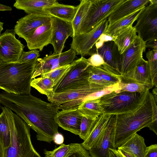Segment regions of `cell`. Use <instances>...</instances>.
I'll list each match as a JSON object with an SVG mask.
<instances>
[{
	"label": "cell",
	"instance_id": "cell-1",
	"mask_svg": "<svg viewBox=\"0 0 157 157\" xmlns=\"http://www.w3.org/2000/svg\"><path fill=\"white\" fill-rule=\"evenodd\" d=\"M0 103L15 113L35 131L37 140L50 143L59 132L55 120L58 106L31 94L18 95L5 92L0 94Z\"/></svg>",
	"mask_w": 157,
	"mask_h": 157
},
{
	"label": "cell",
	"instance_id": "cell-2",
	"mask_svg": "<svg viewBox=\"0 0 157 157\" xmlns=\"http://www.w3.org/2000/svg\"><path fill=\"white\" fill-rule=\"evenodd\" d=\"M157 96L148 89L139 106L133 111L115 115L114 146H121L134 134L157 119Z\"/></svg>",
	"mask_w": 157,
	"mask_h": 157
},
{
	"label": "cell",
	"instance_id": "cell-3",
	"mask_svg": "<svg viewBox=\"0 0 157 157\" xmlns=\"http://www.w3.org/2000/svg\"><path fill=\"white\" fill-rule=\"evenodd\" d=\"M36 59L24 63H0V89L6 92L18 95L30 94Z\"/></svg>",
	"mask_w": 157,
	"mask_h": 157
},
{
	"label": "cell",
	"instance_id": "cell-4",
	"mask_svg": "<svg viewBox=\"0 0 157 157\" xmlns=\"http://www.w3.org/2000/svg\"><path fill=\"white\" fill-rule=\"evenodd\" d=\"M5 113L10 132L9 146L5 148L6 157H41L32 144L30 128L10 109L1 106Z\"/></svg>",
	"mask_w": 157,
	"mask_h": 157
},
{
	"label": "cell",
	"instance_id": "cell-5",
	"mask_svg": "<svg viewBox=\"0 0 157 157\" xmlns=\"http://www.w3.org/2000/svg\"><path fill=\"white\" fill-rule=\"evenodd\" d=\"M145 92L140 94L119 89L98 98L104 113L110 115L121 114L135 110L141 102Z\"/></svg>",
	"mask_w": 157,
	"mask_h": 157
},
{
	"label": "cell",
	"instance_id": "cell-6",
	"mask_svg": "<svg viewBox=\"0 0 157 157\" xmlns=\"http://www.w3.org/2000/svg\"><path fill=\"white\" fill-rule=\"evenodd\" d=\"M126 1L91 0L89 9L75 34L89 32L102 21L108 18L118 6Z\"/></svg>",
	"mask_w": 157,
	"mask_h": 157
},
{
	"label": "cell",
	"instance_id": "cell-7",
	"mask_svg": "<svg viewBox=\"0 0 157 157\" xmlns=\"http://www.w3.org/2000/svg\"><path fill=\"white\" fill-rule=\"evenodd\" d=\"M87 60L83 57L74 60L64 76L54 86V93L77 89L90 83L88 80V67Z\"/></svg>",
	"mask_w": 157,
	"mask_h": 157
},
{
	"label": "cell",
	"instance_id": "cell-8",
	"mask_svg": "<svg viewBox=\"0 0 157 157\" xmlns=\"http://www.w3.org/2000/svg\"><path fill=\"white\" fill-rule=\"evenodd\" d=\"M134 26L138 35L146 43L157 40V0H150L136 19Z\"/></svg>",
	"mask_w": 157,
	"mask_h": 157
},
{
	"label": "cell",
	"instance_id": "cell-9",
	"mask_svg": "<svg viewBox=\"0 0 157 157\" xmlns=\"http://www.w3.org/2000/svg\"><path fill=\"white\" fill-rule=\"evenodd\" d=\"M76 55L75 51L70 48L60 54L54 52L43 58L37 59L38 62L35 68L32 78L70 64L74 61Z\"/></svg>",
	"mask_w": 157,
	"mask_h": 157
},
{
	"label": "cell",
	"instance_id": "cell-10",
	"mask_svg": "<svg viewBox=\"0 0 157 157\" xmlns=\"http://www.w3.org/2000/svg\"><path fill=\"white\" fill-rule=\"evenodd\" d=\"M108 24V19H106L89 32L74 35L72 37L71 48L81 57L88 55L99 38L104 33Z\"/></svg>",
	"mask_w": 157,
	"mask_h": 157
},
{
	"label": "cell",
	"instance_id": "cell-11",
	"mask_svg": "<svg viewBox=\"0 0 157 157\" xmlns=\"http://www.w3.org/2000/svg\"><path fill=\"white\" fill-rule=\"evenodd\" d=\"M13 29H7L0 35V59L5 63L18 62L25 46L15 37Z\"/></svg>",
	"mask_w": 157,
	"mask_h": 157
},
{
	"label": "cell",
	"instance_id": "cell-12",
	"mask_svg": "<svg viewBox=\"0 0 157 157\" xmlns=\"http://www.w3.org/2000/svg\"><path fill=\"white\" fill-rule=\"evenodd\" d=\"M146 43L137 37L130 48L121 55L118 72L121 76L125 75L137 66L143 59Z\"/></svg>",
	"mask_w": 157,
	"mask_h": 157
},
{
	"label": "cell",
	"instance_id": "cell-13",
	"mask_svg": "<svg viewBox=\"0 0 157 157\" xmlns=\"http://www.w3.org/2000/svg\"><path fill=\"white\" fill-rule=\"evenodd\" d=\"M115 122V115H111L102 134L89 150L90 157H109V149H116L114 146Z\"/></svg>",
	"mask_w": 157,
	"mask_h": 157
},
{
	"label": "cell",
	"instance_id": "cell-14",
	"mask_svg": "<svg viewBox=\"0 0 157 157\" xmlns=\"http://www.w3.org/2000/svg\"><path fill=\"white\" fill-rule=\"evenodd\" d=\"M51 23L52 33L50 44L53 47L54 53L60 54L67 39L74 35L71 23L54 17H52Z\"/></svg>",
	"mask_w": 157,
	"mask_h": 157
},
{
	"label": "cell",
	"instance_id": "cell-15",
	"mask_svg": "<svg viewBox=\"0 0 157 157\" xmlns=\"http://www.w3.org/2000/svg\"><path fill=\"white\" fill-rule=\"evenodd\" d=\"M52 18L47 14H28L17 21L14 27L15 33L25 40L39 27L51 21Z\"/></svg>",
	"mask_w": 157,
	"mask_h": 157
},
{
	"label": "cell",
	"instance_id": "cell-16",
	"mask_svg": "<svg viewBox=\"0 0 157 157\" xmlns=\"http://www.w3.org/2000/svg\"><path fill=\"white\" fill-rule=\"evenodd\" d=\"M104 89L90 83L77 89L54 93L52 97L48 101L50 103L59 106L66 102L85 98Z\"/></svg>",
	"mask_w": 157,
	"mask_h": 157
},
{
	"label": "cell",
	"instance_id": "cell-17",
	"mask_svg": "<svg viewBox=\"0 0 157 157\" xmlns=\"http://www.w3.org/2000/svg\"><path fill=\"white\" fill-rule=\"evenodd\" d=\"M83 116L78 108L61 110L55 118L58 126L64 130L79 135Z\"/></svg>",
	"mask_w": 157,
	"mask_h": 157
},
{
	"label": "cell",
	"instance_id": "cell-18",
	"mask_svg": "<svg viewBox=\"0 0 157 157\" xmlns=\"http://www.w3.org/2000/svg\"><path fill=\"white\" fill-rule=\"evenodd\" d=\"M52 33L51 21L40 26L25 40L28 48L30 50L38 49L42 51L50 44Z\"/></svg>",
	"mask_w": 157,
	"mask_h": 157
},
{
	"label": "cell",
	"instance_id": "cell-19",
	"mask_svg": "<svg viewBox=\"0 0 157 157\" xmlns=\"http://www.w3.org/2000/svg\"><path fill=\"white\" fill-rule=\"evenodd\" d=\"M94 53L100 55L107 65L118 72L121 55L117 45L113 41H106L97 49L93 48L88 55L91 56Z\"/></svg>",
	"mask_w": 157,
	"mask_h": 157
},
{
	"label": "cell",
	"instance_id": "cell-20",
	"mask_svg": "<svg viewBox=\"0 0 157 157\" xmlns=\"http://www.w3.org/2000/svg\"><path fill=\"white\" fill-rule=\"evenodd\" d=\"M150 0H126L108 17L109 24L125 17L149 4Z\"/></svg>",
	"mask_w": 157,
	"mask_h": 157
},
{
	"label": "cell",
	"instance_id": "cell-21",
	"mask_svg": "<svg viewBox=\"0 0 157 157\" xmlns=\"http://www.w3.org/2000/svg\"><path fill=\"white\" fill-rule=\"evenodd\" d=\"M57 2L56 0H17L13 6L24 10L28 14H46L44 10Z\"/></svg>",
	"mask_w": 157,
	"mask_h": 157
},
{
	"label": "cell",
	"instance_id": "cell-22",
	"mask_svg": "<svg viewBox=\"0 0 157 157\" xmlns=\"http://www.w3.org/2000/svg\"><path fill=\"white\" fill-rule=\"evenodd\" d=\"M121 77V80L135 82L153 86L148 61L144 59L133 69Z\"/></svg>",
	"mask_w": 157,
	"mask_h": 157
},
{
	"label": "cell",
	"instance_id": "cell-23",
	"mask_svg": "<svg viewBox=\"0 0 157 157\" xmlns=\"http://www.w3.org/2000/svg\"><path fill=\"white\" fill-rule=\"evenodd\" d=\"M137 36L135 29L132 25L113 36V41L117 45L121 55L130 48Z\"/></svg>",
	"mask_w": 157,
	"mask_h": 157
},
{
	"label": "cell",
	"instance_id": "cell-24",
	"mask_svg": "<svg viewBox=\"0 0 157 157\" xmlns=\"http://www.w3.org/2000/svg\"><path fill=\"white\" fill-rule=\"evenodd\" d=\"M77 7L59 3L58 2L44 10L46 14L71 22L76 12Z\"/></svg>",
	"mask_w": 157,
	"mask_h": 157
},
{
	"label": "cell",
	"instance_id": "cell-25",
	"mask_svg": "<svg viewBox=\"0 0 157 157\" xmlns=\"http://www.w3.org/2000/svg\"><path fill=\"white\" fill-rule=\"evenodd\" d=\"M146 147L143 137L136 133L118 148L134 157H145Z\"/></svg>",
	"mask_w": 157,
	"mask_h": 157
},
{
	"label": "cell",
	"instance_id": "cell-26",
	"mask_svg": "<svg viewBox=\"0 0 157 157\" xmlns=\"http://www.w3.org/2000/svg\"><path fill=\"white\" fill-rule=\"evenodd\" d=\"M111 116L103 113L98 117L97 122L88 137L81 144L87 150L89 151L94 146L105 128Z\"/></svg>",
	"mask_w": 157,
	"mask_h": 157
},
{
	"label": "cell",
	"instance_id": "cell-27",
	"mask_svg": "<svg viewBox=\"0 0 157 157\" xmlns=\"http://www.w3.org/2000/svg\"><path fill=\"white\" fill-rule=\"evenodd\" d=\"M144 7L138 10L125 17L112 23L109 24L104 34L113 36L120 31L133 25L142 10Z\"/></svg>",
	"mask_w": 157,
	"mask_h": 157
},
{
	"label": "cell",
	"instance_id": "cell-28",
	"mask_svg": "<svg viewBox=\"0 0 157 157\" xmlns=\"http://www.w3.org/2000/svg\"><path fill=\"white\" fill-rule=\"evenodd\" d=\"M77 108L83 116L91 119H95L104 113L98 98L84 101Z\"/></svg>",
	"mask_w": 157,
	"mask_h": 157
},
{
	"label": "cell",
	"instance_id": "cell-29",
	"mask_svg": "<svg viewBox=\"0 0 157 157\" xmlns=\"http://www.w3.org/2000/svg\"><path fill=\"white\" fill-rule=\"evenodd\" d=\"M92 70L99 75L110 86L119 84L121 75L120 73L105 63L99 67L90 66Z\"/></svg>",
	"mask_w": 157,
	"mask_h": 157
},
{
	"label": "cell",
	"instance_id": "cell-30",
	"mask_svg": "<svg viewBox=\"0 0 157 157\" xmlns=\"http://www.w3.org/2000/svg\"><path fill=\"white\" fill-rule=\"evenodd\" d=\"M31 86L40 93L47 96L48 100L51 98L54 93L53 88L55 86L53 80L48 77H40L33 79Z\"/></svg>",
	"mask_w": 157,
	"mask_h": 157
},
{
	"label": "cell",
	"instance_id": "cell-31",
	"mask_svg": "<svg viewBox=\"0 0 157 157\" xmlns=\"http://www.w3.org/2000/svg\"><path fill=\"white\" fill-rule=\"evenodd\" d=\"M80 2V4L77 6L76 13L71 22L73 29L74 35L76 33L91 4V0H82Z\"/></svg>",
	"mask_w": 157,
	"mask_h": 157
},
{
	"label": "cell",
	"instance_id": "cell-32",
	"mask_svg": "<svg viewBox=\"0 0 157 157\" xmlns=\"http://www.w3.org/2000/svg\"><path fill=\"white\" fill-rule=\"evenodd\" d=\"M121 91L130 92H137L142 94L147 90L150 89L153 86L138 82L121 80L119 83Z\"/></svg>",
	"mask_w": 157,
	"mask_h": 157
},
{
	"label": "cell",
	"instance_id": "cell-33",
	"mask_svg": "<svg viewBox=\"0 0 157 157\" xmlns=\"http://www.w3.org/2000/svg\"><path fill=\"white\" fill-rule=\"evenodd\" d=\"M146 57L148 59L152 84L157 85V48L153 49L147 52Z\"/></svg>",
	"mask_w": 157,
	"mask_h": 157
},
{
	"label": "cell",
	"instance_id": "cell-34",
	"mask_svg": "<svg viewBox=\"0 0 157 157\" xmlns=\"http://www.w3.org/2000/svg\"><path fill=\"white\" fill-rule=\"evenodd\" d=\"M0 114V137L5 148L9 145L11 139L9 124L4 112L2 110Z\"/></svg>",
	"mask_w": 157,
	"mask_h": 157
},
{
	"label": "cell",
	"instance_id": "cell-35",
	"mask_svg": "<svg viewBox=\"0 0 157 157\" xmlns=\"http://www.w3.org/2000/svg\"><path fill=\"white\" fill-rule=\"evenodd\" d=\"M98 118L95 119H91L83 116L79 136L84 141L88 137L97 122Z\"/></svg>",
	"mask_w": 157,
	"mask_h": 157
},
{
	"label": "cell",
	"instance_id": "cell-36",
	"mask_svg": "<svg viewBox=\"0 0 157 157\" xmlns=\"http://www.w3.org/2000/svg\"><path fill=\"white\" fill-rule=\"evenodd\" d=\"M71 65V63L69 65L56 69L49 73L40 75V77H48L51 78L53 80L55 86L66 74L69 70Z\"/></svg>",
	"mask_w": 157,
	"mask_h": 157
},
{
	"label": "cell",
	"instance_id": "cell-37",
	"mask_svg": "<svg viewBox=\"0 0 157 157\" xmlns=\"http://www.w3.org/2000/svg\"><path fill=\"white\" fill-rule=\"evenodd\" d=\"M71 146V144H63L52 151L45 149L44 153L46 157H65L70 151Z\"/></svg>",
	"mask_w": 157,
	"mask_h": 157
},
{
	"label": "cell",
	"instance_id": "cell-38",
	"mask_svg": "<svg viewBox=\"0 0 157 157\" xmlns=\"http://www.w3.org/2000/svg\"><path fill=\"white\" fill-rule=\"evenodd\" d=\"M71 148L65 157H90L89 152L78 143L71 144Z\"/></svg>",
	"mask_w": 157,
	"mask_h": 157
},
{
	"label": "cell",
	"instance_id": "cell-39",
	"mask_svg": "<svg viewBox=\"0 0 157 157\" xmlns=\"http://www.w3.org/2000/svg\"><path fill=\"white\" fill-rule=\"evenodd\" d=\"M119 89H120L119 86V83L109 86L86 96L84 98V101L97 99L103 96Z\"/></svg>",
	"mask_w": 157,
	"mask_h": 157
},
{
	"label": "cell",
	"instance_id": "cell-40",
	"mask_svg": "<svg viewBox=\"0 0 157 157\" xmlns=\"http://www.w3.org/2000/svg\"><path fill=\"white\" fill-rule=\"evenodd\" d=\"M90 66L88 67V80L89 82L103 88L110 86L99 75L94 72L91 69Z\"/></svg>",
	"mask_w": 157,
	"mask_h": 157
},
{
	"label": "cell",
	"instance_id": "cell-41",
	"mask_svg": "<svg viewBox=\"0 0 157 157\" xmlns=\"http://www.w3.org/2000/svg\"><path fill=\"white\" fill-rule=\"evenodd\" d=\"M40 56L39 51L37 50H32L28 52L23 51L18 62L24 63L36 59Z\"/></svg>",
	"mask_w": 157,
	"mask_h": 157
},
{
	"label": "cell",
	"instance_id": "cell-42",
	"mask_svg": "<svg viewBox=\"0 0 157 157\" xmlns=\"http://www.w3.org/2000/svg\"><path fill=\"white\" fill-rule=\"evenodd\" d=\"M87 60L90 65L94 67H99L105 63L102 57L97 53L92 54Z\"/></svg>",
	"mask_w": 157,
	"mask_h": 157
},
{
	"label": "cell",
	"instance_id": "cell-43",
	"mask_svg": "<svg viewBox=\"0 0 157 157\" xmlns=\"http://www.w3.org/2000/svg\"><path fill=\"white\" fill-rule=\"evenodd\" d=\"M113 36L107 35L103 33L99 38L93 48L97 49L101 47L105 42L109 41H113Z\"/></svg>",
	"mask_w": 157,
	"mask_h": 157
},
{
	"label": "cell",
	"instance_id": "cell-44",
	"mask_svg": "<svg viewBox=\"0 0 157 157\" xmlns=\"http://www.w3.org/2000/svg\"><path fill=\"white\" fill-rule=\"evenodd\" d=\"M145 157H157V144L147 147Z\"/></svg>",
	"mask_w": 157,
	"mask_h": 157
},
{
	"label": "cell",
	"instance_id": "cell-45",
	"mask_svg": "<svg viewBox=\"0 0 157 157\" xmlns=\"http://www.w3.org/2000/svg\"><path fill=\"white\" fill-rule=\"evenodd\" d=\"M64 140L63 136L61 134L58 132L54 136L53 140L56 144L61 145L63 144Z\"/></svg>",
	"mask_w": 157,
	"mask_h": 157
},
{
	"label": "cell",
	"instance_id": "cell-46",
	"mask_svg": "<svg viewBox=\"0 0 157 157\" xmlns=\"http://www.w3.org/2000/svg\"><path fill=\"white\" fill-rule=\"evenodd\" d=\"M109 157H124L117 149H109Z\"/></svg>",
	"mask_w": 157,
	"mask_h": 157
},
{
	"label": "cell",
	"instance_id": "cell-47",
	"mask_svg": "<svg viewBox=\"0 0 157 157\" xmlns=\"http://www.w3.org/2000/svg\"><path fill=\"white\" fill-rule=\"evenodd\" d=\"M148 128L157 135V119L153 121Z\"/></svg>",
	"mask_w": 157,
	"mask_h": 157
},
{
	"label": "cell",
	"instance_id": "cell-48",
	"mask_svg": "<svg viewBox=\"0 0 157 157\" xmlns=\"http://www.w3.org/2000/svg\"><path fill=\"white\" fill-rule=\"evenodd\" d=\"M146 47L153 49L157 48V41H149L146 43Z\"/></svg>",
	"mask_w": 157,
	"mask_h": 157
},
{
	"label": "cell",
	"instance_id": "cell-49",
	"mask_svg": "<svg viewBox=\"0 0 157 157\" xmlns=\"http://www.w3.org/2000/svg\"><path fill=\"white\" fill-rule=\"evenodd\" d=\"M0 157H6L5 148L0 137Z\"/></svg>",
	"mask_w": 157,
	"mask_h": 157
},
{
	"label": "cell",
	"instance_id": "cell-50",
	"mask_svg": "<svg viewBox=\"0 0 157 157\" xmlns=\"http://www.w3.org/2000/svg\"><path fill=\"white\" fill-rule=\"evenodd\" d=\"M12 10L11 7L0 4V11H10Z\"/></svg>",
	"mask_w": 157,
	"mask_h": 157
},
{
	"label": "cell",
	"instance_id": "cell-51",
	"mask_svg": "<svg viewBox=\"0 0 157 157\" xmlns=\"http://www.w3.org/2000/svg\"><path fill=\"white\" fill-rule=\"evenodd\" d=\"M4 23L0 21V34L1 33V32L3 30V26Z\"/></svg>",
	"mask_w": 157,
	"mask_h": 157
},
{
	"label": "cell",
	"instance_id": "cell-52",
	"mask_svg": "<svg viewBox=\"0 0 157 157\" xmlns=\"http://www.w3.org/2000/svg\"><path fill=\"white\" fill-rule=\"evenodd\" d=\"M2 62V61H1V60H0V63Z\"/></svg>",
	"mask_w": 157,
	"mask_h": 157
}]
</instances>
